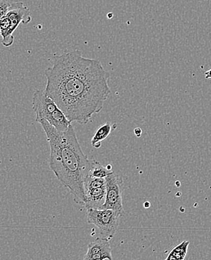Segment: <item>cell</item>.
<instances>
[{
    "mask_svg": "<svg viewBox=\"0 0 211 260\" xmlns=\"http://www.w3.org/2000/svg\"><path fill=\"white\" fill-rule=\"evenodd\" d=\"M86 203L84 207L88 209H102L106 198V184L100 187H85Z\"/></svg>",
    "mask_w": 211,
    "mask_h": 260,
    "instance_id": "obj_8",
    "label": "cell"
},
{
    "mask_svg": "<svg viewBox=\"0 0 211 260\" xmlns=\"http://www.w3.org/2000/svg\"><path fill=\"white\" fill-rule=\"evenodd\" d=\"M14 31L12 28V23L7 16L0 20V34L3 37L2 43L5 47H10L14 43Z\"/></svg>",
    "mask_w": 211,
    "mask_h": 260,
    "instance_id": "obj_10",
    "label": "cell"
},
{
    "mask_svg": "<svg viewBox=\"0 0 211 260\" xmlns=\"http://www.w3.org/2000/svg\"><path fill=\"white\" fill-rule=\"evenodd\" d=\"M84 260H112L109 239L97 238L88 245L87 252L83 257Z\"/></svg>",
    "mask_w": 211,
    "mask_h": 260,
    "instance_id": "obj_6",
    "label": "cell"
},
{
    "mask_svg": "<svg viewBox=\"0 0 211 260\" xmlns=\"http://www.w3.org/2000/svg\"><path fill=\"white\" fill-rule=\"evenodd\" d=\"M144 208L148 209V208H149V206H150V203H149V202L146 201L145 203H144Z\"/></svg>",
    "mask_w": 211,
    "mask_h": 260,
    "instance_id": "obj_15",
    "label": "cell"
},
{
    "mask_svg": "<svg viewBox=\"0 0 211 260\" xmlns=\"http://www.w3.org/2000/svg\"><path fill=\"white\" fill-rule=\"evenodd\" d=\"M134 132H135V135H136V137L140 138L141 136V134H142V130L140 127H137V128L134 130Z\"/></svg>",
    "mask_w": 211,
    "mask_h": 260,
    "instance_id": "obj_14",
    "label": "cell"
},
{
    "mask_svg": "<svg viewBox=\"0 0 211 260\" xmlns=\"http://www.w3.org/2000/svg\"><path fill=\"white\" fill-rule=\"evenodd\" d=\"M106 181V198L102 209H112L121 215L124 214L123 206L124 180L122 177L113 172L105 177Z\"/></svg>",
    "mask_w": 211,
    "mask_h": 260,
    "instance_id": "obj_5",
    "label": "cell"
},
{
    "mask_svg": "<svg viewBox=\"0 0 211 260\" xmlns=\"http://www.w3.org/2000/svg\"><path fill=\"white\" fill-rule=\"evenodd\" d=\"M39 123L50 144V168L58 180L69 189L75 203L84 206L85 179L95 159L89 160L83 153L72 124L65 132H59L45 119Z\"/></svg>",
    "mask_w": 211,
    "mask_h": 260,
    "instance_id": "obj_2",
    "label": "cell"
},
{
    "mask_svg": "<svg viewBox=\"0 0 211 260\" xmlns=\"http://www.w3.org/2000/svg\"><path fill=\"white\" fill-rule=\"evenodd\" d=\"M120 214L112 209H86V218L88 223L97 226L102 237L111 239L114 237L118 226Z\"/></svg>",
    "mask_w": 211,
    "mask_h": 260,
    "instance_id": "obj_4",
    "label": "cell"
},
{
    "mask_svg": "<svg viewBox=\"0 0 211 260\" xmlns=\"http://www.w3.org/2000/svg\"><path fill=\"white\" fill-rule=\"evenodd\" d=\"M33 109L36 113V121L38 123L45 119L59 132H65L72 124L65 113L53 99L47 95L45 90L37 89L34 92Z\"/></svg>",
    "mask_w": 211,
    "mask_h": 260,
    "instance_id": "obj_3",
    "label": "cell"
},
{
    "mask_svg": "<svg viewBox=\"0 0 211 260\" xmlns=\"http://www.w3.org/2000/svg\"><path fill=\"white\" fill-rule=\"evenodd\" d=\"M12 3H9L7 0H1L0 1V20L7 15L9 9H10Z\"/></svg>",
    "mask_w": 211,
    "mask_h": 260,
    "instance_id": "obj_13",
    "label": "cell"
},
{
    "mask_svg": "<svg viewBox=\"0 0 211 260\" xmlns=\"http://www.w3.org/2000/svg\"><path fill=\"white\" fill-rule=\"evenodd\" d=\"M6 16L10 20L14 31L16 30L20 23L26 25L32 20L29 9L21 2L12 3Z\"/></svg>",
    "mask_w": 211,
    "mask_h": 260,
    "instance_id": "obj_7",
    "label": "cell"
},
{
    "mask_svg": "<svg viewBox=\"0 0 211 260\" xmlns=\"http://www.w3.org/2000/svg\"><path fill=\"white\" fill-rule=\"evenodd\" d=\"M113 170H108L107 167H103L100 163L94 160L92 168L89 171V176L94 178H101L105 179L108 175L113 173Z\"/></svg>",
    "mask_w": 211,
    "mask_h": 260,
    "instance_id": "obj_12",
    "label": "cell"
},
{
    "mask_svg": "<svg viewBox=\"0 0 211 260\" xmlns=\"http://www.w3.org/2000/svg\"><path fill=\"white\" fill-rule=\"evenodd\" d=\"M45 75V93L71 122L88 123L111 94L109 73L100 61L83 57L80 50H66L55 56Z\"/></svg>",
    "mask_w": 211,
    "mask_h": 260,
    "instance_id": "obj_1",
    "label": "cell"
},
{
    "mask_svg": "<svg viewBox=\"0 0 211 260\" xmlns=\"http://www.w3.org/2000/svg\"><path fill=\"white\" fill-rule=\"evenodd\" d=\"M116 126H117V124L116 123L110 122H106L100 126L96 132L94 136L93 137L92 140H91L92 146L96 149L100 148L102 142H103L105 139L111 135V132L116 128Z\"/></svg>",
    "mask_w": 211,
    "mask_h": 260,
    "instance_id": "obj_9",
    "label": "cell"
},
{
    "mask_svg": "<svg viewBox=\"0 0 211 260\" xmlns=\"http://www.w3.org/2000/svg\"><path fill=\"white\" fill-rule=\"evenodd\" d=\"M189 245H190V242L188 241H184V242H181L179 245L176 246L172 249L166 259L184 260L187 256Z\"/></svg>",
    "mask_w": 211,
    "mask_h": 260,
    "instance_id": "obj_11",
    "label": "cell"
}]
</instances>
